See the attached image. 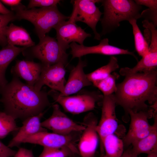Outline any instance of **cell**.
Wrapping results in <instances>:
<instances>
[{
	"mask_svg": "<svg viewBox=\"0 0 157 157\" xmlns=\"http://www.w3.org/2000/svg\"><path fill=\"white\" fill-rule=\"evenodd\" d=\"M75 155H72V156H70V157H76V156H75Z\"/></svg>",
	"mask_w": 157,
	"mask_h": 157,
	"instance_id": "ab89813d",
	"label": "cell"
},
{
	"mask_svg": "<svg viewBox=\"0 0 157 157\" xmlns=\"http://www.w3.org/2000/svg\"><path fill=\"white\" fill-rule=\"evenodd\" d=\"M12 11L7 9L2 3L0 1V14H8L11 13Z\"/></svg>",
	"mask_w": 157,
	"mask_h": 157,
	"instance_id": "8d00e7d4",
	"label": "cell"
},
{
	"mask_svg": "<svg viewBox=\"0 0 157 157\" xmlns=\"http://www.w3.org/2000/svg\"><path fill=\"white\" fill-rule=\"evenodd\" d=\"M77 65L71 71L67 81L65 85L63 93L59 92L61 96H68L75 94L83 88L90 85L92 83L87 78L84 71V68L87 65L85 61L79 58Z\"/></svg>",
	"mask_w": 157,
	"mask_h": 157,
	"instance_id": "ac0fdd59",
	"label": "cell"
},
{
	"mask_svg": "<svg viewBox=\"0 0 157 157\" xmlns=\"http://www.w3.org/2000/svg\"><path fill=\"white\" fill-rule=\"evenodd\" d=\"M141 17L145 18V20L152 22L156 27L157 25V11L147 9L141 13Z\"/></svg>",
	"mask_w": 157,
	"mask_h": 157,
	"instance_id": "4dcf8cb0",
	"label": "cell"
},
{
	"mask_svg": "<svg viewBox=\"0 0 157 157\" xmlns=\"http://www.w3.org/2000/svg\"><path fill=\"white\" fill-rule=\"evenodd\" d=\"M65 66L61 63L49 66L42 65L39 79L35 84L34 88L40 90L42 86L45 85L51 90L63 93L65 85Z\"/></svg>",
	"mask_w": 157,
	"mask_h": 157,
	"instance_id": "5bb4252c",
	"label": "cell"
},
{
	"mask_svg": "<svg viewBox=\"0 0 157 157\" xmlns=\"http://www.w3.org/2000/svg\"><path fill=\"white\" fill-rule=\"evenodd\" d=\"M44 114L43 112L23 120L22 125L19 128L17 133L8 146L10 148L18 146L27 137L40 132L47 131L41 125V119Z\"/></svg>",
	"mask_w": 157,
	"mask_h": 157,
	"instance_id": "d6986e66",
	"label": "cell"
},
{
	"mask_svg": "<svg viewBox=\"0 0 157 157\" xmlns=\"http://www.w3.org/2000/svg\"><path fill=\"white\" fill-rule=\"evenodd\" d=\"M75 154L67 147L54 148L44 147L38 157H69Z\"/></svg>",
	"mask_w": 157,
	"mask_h": 157,
	"instance_id": "83f0119b",
	"label": "cell"
},
{
	"mask_svg": "<svg viewBox=\"0 0 157 157\" xmlns=\"http://www.w3.org/2000/svg\"><path fill=\"white\" fill-rule=\"evenodd\" d=\"M72 134L64 135L47 131L40 132L29 136L22 143L37 144L44 147L59 148L67 147L76 154L79 155Z\"/></svg>",
	"mask_w": 157,
	"mask_h": 157,
	"instance_id": "7c38bea8",
	"label": "cell"
},
{
	"mask_svg": "<svg viewBox=\"0 0 157 157\" xmlns=\"http://www.w3.org/2000/svg\"><path fill=\"white\" fill-rule=\"evenodd\" d=\"M70 54L72 59L81 58L82 56L90 54H98L105 55L113 56L118 55H129L133 56L137 60L138 58L134 53L127 49L120 48L109 44L107 38H104L100 41L99 44L90 47L78 44L72 42L70 44Z\"/></svg>",
	"mask_w": 157,
	"mask_h": 157,
	"instance_id": "2e32d148",
	"label": "cell"
},
{
	"mask_svg": "<svg viewBox=\"0 0 157 157\" xmlns=\"http://www.w3.org/2000/svg\"><path fill=\"white\" fill-rule=\"evenodd\" d=\"M36 45L24 50V55L40 60L43 66H49L61 63L65 65L67 63L68 54L60 46L57 40L48 35L39 39Z\"/></svg>",
	"mask_w": 157,
	"mask_h": 157,
	"instance_id": "5b68a950",
	"label": "cell"
},
{
	"mask_svg": "<svg viewBox=\"0 0 157 157\" xmlns=\"http://www.w3.org/2000/svg\"><path fill=\"white\" fill-rule=\"evenodd\" d=\"M146 157H157V152H155L147 154Z\"/></svg>",
	"mask_w": 157,
	"mask_h": 157,
	"instance_id": "74e56055",
	"label": "cell"
},
{
	"mask_svg": "<svg viewBox=\"0 0 157 157\" xmlns=\"http://www.w3.org/2000/svg\"><path fill=\"white\" fill-rule=\"evenodd\" d=\"M55 101L59 104L66 112L78 114L93 110L96 103L101 97L95 92H86L73 96H61L59 92L51 90L48 92Z\"/></svg>",
	"mask_w": 157,
	"mask_h": 157,
	"instance_id": "8992f818",
	"label": "cell"
},
{
	"mask_svg": "<svg viewBox=\"0 0 157 157\" xmlns=\"http://www.w3.org/2000/svg\"><path fill=\"white\" fill-rule=\"evenodd\" d=\"M16 152L0 141V154L5 155L8 157H10L13 156Z\"/></svg>",
	"mask_w": 157,
	"mask_h": 157,
	"instance_id": "d6a6232c",
	"label": "cell"
},
{
	"mask_svg": "<svg viewBox=\"0 0 157 157\" xmlns=\"http://www.w3.org/2000/svg\"><path fill=\"white\" fill-rule=\"evenodd\" d=\"M135 2L140 6L143 5L149 9L157 11V0H135Z\"/></svg>",
	"mask_w": 157,
	"mask_h": 157,
	"instance_id": "1f68e13d",
	"label": "cell"
},
{
	"mask_svg": "<svg viewBox=\"0 0 157 157\" xmlns=\"http://www.w3.org/2000/svg\"><path fill=\"white\" fill-rule=\"evenodd\" d=\"M97 118L92 113L87 115L83 124L85 128L79 139L78 149L81 157H95L99 142Z\"/></svg>",
	"mask_w": 157,
	"mask_h": 157,
	"instance_id": "8fae6325",
	"label": "cell"
},
{
	"mask_svg": "<svg viewBox=\"0 0 157 157\" xmlns=\"http://www.w3.org/2000/svg\"><path fill=\"white\" fill-rule=\"evenodd\" d=\"M60 1L59 0H31L27 9H30L36 7L43 8L57 6Z\"/></svg>",
	"mask_w": 157,
	"mask_h": 157,
	"instance_id": "f546056e",
	"label": "cell"
},
{
	"mask_svg": "<svg viewBox=\"0 0 157 157\" xmlns=\"http://www.w3.org/2000/svg\"><path fill=\"white\" fill-rule=\"evenodd\" d=\"M27 48L19 47L7 44L0 50V94L8 83L5 76L6 69L10 63Z\"/></svg>",
	"mask_w": 157,
	"mask_h": 157,
	"instance_id": "ffe728a7",
	"label": "cell"
},
{
	"mask_svg": "<svg viewBox=\"0 0 157 157\" xmlns=\"http://www.w3.org/2000/svg\"><path fill=\"white\" fill-rule=\"evenodd\" d=\"M5 112L15 119L24 120L44 112L51 104L45 90H36L13 76L0 94Z\"/></svg>",
	"mask_w": 157,
	"mask_h": 157,
	"instance_id": "6da1fadb",
	"label": "cell"
},
{
	"mask_svg": "<svg viewBox=\"0 0 157 157\" xmlns=\"http://www.w3.org/2000/svg\"><path fill=\"white\" fill-rule=\"evenodd\" d=\"M0 157H8L6 156H5V155L2 154H0Z\"/></svg>",
	"mask_w": 157,
	"mask_h": 157,
	"instance_id": "f35d334b",
	"label": "cell"
},
{
	"mask_svg": "<svg viewBox=\"0 0 157 157\" xmlns=\"http://www.w3.org/2000/svg\"><path fill=\"white\" fill-rule=\"evenodd\" d=\"M117 58L114 56L110 57L108 63L93 72L86 74L87 78L92 83L108 76L111 73L119 68Z\"/></svg>",
	"mask_w": 157,
	"mask_h": 157,
	"instance_id": "cb8c5ba5",
	"label": "cell"
},
{
	"mask_svg": "<svg viewBox=\"0 0 157 157\" xmlns=\"http://www.w3.org/2000/svg\"><path fill=\"white\" fill-rule=\"evenodd\" d=\"M101 0H72L73 10L69 20L75 23L81 22L87 24L91 28L94 35V38L98 40L101 39V35L96 31V26L100 20L103 13L95 5Z\"/></svg>",
	"mask_w": 157,
	"mask_h": 157,
	"instance_id": "52a82bcc",
	"label": "cell"
},
{
	"mask_svg": "<svg viewBox=\"0 0 157 157\" xmlns=\"http://www.w3.org/2000/svg\"><path fill=\"white\" fill-rule=\"evenodd\" d=\"M154 123L149 134L143 138L131 144L133 151L138 155L141 154L157 152V116L154 115Z\"/></svg>",
	"mask_w": 157,
	"mask_h": 157,
	"instance_id": "44dd1931",
	"label": "cell"
},
{
	"mask_svg": "<svg viewBox=\"0 0 157 157\" xmlns=\"http://www.w3.org/2000/svg\"><path fill=\"white\" fill-rule=\"evenodd\" d=\"M101 2L104 9L100 20L102 27L101 35L111 32L119 27L120 22L137 20L141 17V6L132 0H104Z\"/></svg>",
	"mask_w": 157,
	"mask_h": 157,
	"instance_id": "277c9868",
	"label": "cell"
},
{
	"mask_svg": "<svg viewBox=\"0 0 157 157\" xmlns=\"http://www.w3.org/2000/svg\"><path fill=\"white\" fill-rule=\"evenodd\" d=\"M13 157H35L31 150L21 148L16 152Z\"/></svg>",
	"mask_w": 157,
	"mask_h": 157,
	"instance_id": "836d02e7",
	"label": "cell"
},
{
	"mask_svg": "<svg viewBox=\"0 0 157 157\" xmlns=\"http://www.w3.org/2000/svg\"><path fill=\"white\" fill-rule=\"evenodd\" d=\"M1 2L11 6L14 7L19 5L21 3L20 0H2L0 1Z\"/></svg>",
	"mask_w": 157,
	"mask_h": 157,
	"instance_id": "e575fe53",
	"label": "cell"
},
{
	"mask_svg": "<svg viewBox=\"0 0 157 157\" xmlns=\"http://www.w3.org/2000/svg\"><path fill=\"white\" fill-rule=\"evenodd\" d=\"M16 19L14 13L12 12L8 14H0V45L4 47L7 44L5 35L6 29L9 22Z\"/></svg>",
	"mask_w": 157,
	"mask_h": 157,
	"instance_id": "f1b7e54d",
	"label": "cell"
},
{
	"mask_svg": "<svg viewBox=\"0 0 157 157\" xmlns=\"http://www.w3.org/2000/svg\"><path fill=\"white\" fill-rule=\"evenodd\" d=\"M116 105L113 94L103 96L101 117L96 128L99 138L100 150L104 138L108 135L114 134L117 128Z\"/></svg>",
	"mask_w": 157,
	"mask_h": 157,
	"instance_id": "30bf717a",
	"label": "cell"
},
{
	"mask_svg": "<svg viewBox=\"0 0 157 157\" xmlns=\"http://www.w3.org/2000/svg\"><path fill=\"white\" fill-rule=\"evenodd\" d=\"M123 81L116 85L113 94L116 104L121 106L128 113L147 110V102L157 106V70L147 73H137L125 76Z\"/></svg>",
	"mask_w": 157,
	"mask_h": 157,
	"instance_id": "7a4b0ae2",
	"label": "cell"
},
{
	"mask_svg": "<svg viewBox=\"0 0 157 157\" xmlns=\"http://www.w3.org/2000/svg\"><path fill=\"white\" fill-rule=\"evenodd\" d=\"M119 77L117 73L114 72L105 78L92 83L102 92L103 96L110 95L115 92L117 90L115 82Z\"/></svg>",
	"mask_w": 157,
	"mask_h": 157,
	"instance_id": "484cf974",
	"label": "cell"
},
{
	"mask_svg": "<svg viewBox=\"0 0 157 157\" xmlns=\"http://www.w3.org/2000/svg\"><path fill=\"white\" fill-rule=\"evenodd\" d=\"M7 44L19 45L28 48L35 45L27 31L22 27L11 23L6 29Z\"/></svg>",
	"mask_w": 157,
	"mask_h": 157,
	"instance_id": "7402d4cb",
	"label": "cell"
},
{
	"mask_svg": "<svg viewBox=\"0 0 157 157\" xmlns=\"http://www.w3.org/2000/svg\"><path fill=\"white\" fill-rule=\"evenodd\" d=\"M151 35V40L147 53L142 57L136 65L132 68H121L119 73L126 76L137 73H147L157 70V30L154 26L148 27Z\"/></svg>",
	"mask_w": 157,
	"mask_h": 157,
	"instance_id": "4fadbf2b",
	"label": "cell"
},
{
	"mask_svg": "<svg viewBox=\"0 0 157 157\" xmlns=\"http://www.w3.org/2000/svg\"><path fill=\"white\" fill-rule=\"evenodd\" d=\"M15 119L4 112H0V139L5 138L10 133L18 131Z\"/></svg>",
	"mask_w": 157,
	"mask_h": 157,
	"instance_id": "4316f807",
	"label": "cell"
},
{
	"mask_svg": "<svg viewBox=\"0 0 157 157\" xmlns=\"http://www.w3.org/2000/svg\"><path fill=\"white\" fill-rule=\"evenodd\" d=\"M153 109L138 112L130 111V122L128 131L123 141L124 146L128 147L134 142L147 135L152 126L149 124L148 119L154 115Z\"/></svg>",
	"mask_w": 157,
	"mask_h": 157,
	"instance_id": "9c48e42d",
	"label": "cell"
},
{
	"mask_svg": "<svg viewBox=\"0 0 157 157\" xmlns=\"http://www.w3.org/2000/svg\"><path fill=\"white\" fill-rule=\"evenodd\" d=\"M52 108L51 115L41 122L42 127L53 133L64 135L82 132L84 130L85 127L83 124L77 123L61 111L58 104L53 105Z\"/></svg>",
	"mask_w": 157,
	"mask_h": 157,
	"instance_id": "ba28073f",
	"label": "cell"
},
{
	"mask_svg": "<svg viewBox=\"0 0 157 157\" xmlns=\"http://www.w3.org/2000/svg\"><path fill=\"white\" fill-rule=\"evenodd\" d=\"M16 19H24L31 23L39 39L44 37L60 22L69 19L58 10L57 6L27 9L21 3L11 7Z\"/></svg>",
	"mask_w": 157,
	"mask_h": 157,
	"instance_id": "3957f363",
	"label": "cell"
},
{
	"mask_svg": "<svg viewBox=\"0 0 157 157\" xmlns=\"http://www.w3.org/2000/svg\"><path fill=\"white\" fill-rule=\"evenodd\" d=\"M54 28L56 31V39L58 44L65 51L70 47V43L76 42L83 45L85 39L91 36L75 23L69 20L60 22Z\"/></svg>",
	"mask_w": 157,
	"mask_h": 157,
	"instance_id": "9a60e30c",
	"label": "cell"
},
{
	"mask_svg": "<svg viewBox=\"0 0 157 157\" xmlns=\"http://www.w3.org/2000/svg\"><path fill=\"white\" fill-rule=\"evenodd\" d=\"M137 20L133 19L129 22L132 27L135 49L139 55L142 57L147 53L149 44L146 40L138 26Z\"/></svg>",
	"mask_w": 157,
	"mask_h": 157,
	"instance_id": "d4e9b609",
	"label": "cell"
},
{
	"mask_svg": "<svg viewBox=\"0 0 157 157\" xmlns=\"http://www.w3.org/2000/svg\"><path fill=\"white\" fill-rule=\"evenodd\" d=\"M124 147L123 141L114 133L108 135L102 142L101 157H121Z\"/></svg>",
	"mask_w": 157,
	"mask_h": 157,
	"instance_id": "603a6c76",
	"label": "cell"
},
{
	"mask_svg": "<svg viewBox=\"0 0 157 157\" xmlns=\"http://www.w3.org/2000/svg\"><path fill=\"white\" fill-rule=\"evenodd\" d=\"M138 156L133 151L131 147L124 151L121 157H138Z\"/></svg>",
	"mask_w": 157,
	"mask_h": 157,
	"instance_id": "d590c367",
	"label": "cell"
},
{
	"mask_svg": "<svg viewBox=\"0 0 157 157\" xmlns=\"http://www.w3.org/2000/svg\"><path fill=\"white\" fill-rule=\"evenodd\" d=\"M42 67L41 63L30 60H18L10 71L13 76L24 79L27 85L34 87L39 79Z\"/></svg>",
	"mask_w": 157,
	"mask_h": 157,
	"instance_id": "e0dca14e",
	"label": "cell"
}]
</instances>
